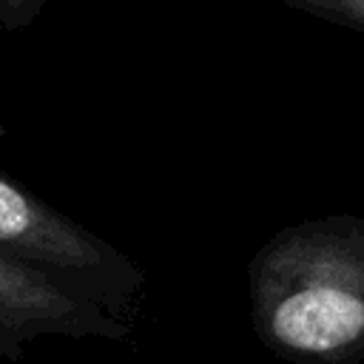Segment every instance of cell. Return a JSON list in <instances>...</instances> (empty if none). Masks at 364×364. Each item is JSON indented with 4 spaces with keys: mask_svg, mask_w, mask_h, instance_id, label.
I'll use <instances>...</instances> for the list:
<instances>
[{
    "mask_svg": "<svg viewBox=\"0 0 364 364\" xmlns=\"http://www.w3.org/2000/svg\"><path fill=\"white\" fill-rule=\"evenodd\" d=\"M0 253L28 264L51 270H105L108 264L125 267V262L102 245L94 233L48 208L40 196L23 191L17 182L0 173Z\"/></svg>",
    "mask_w": 364,
    "mask_h": 364,
    "instance_id": "obj_2",
    "label": "cell"
},
{
    "mask_svg": "<svg viewBox=\"0 0 364 364\" xmlns=\"http://www.w3.org/2000/svg\"><path fill=\"white\" fill-rule=\"evenodd\" d=\"M48 0H0V26L6 31H17L26 28L43 9Z\"/></svg>",
    "mask_w": 364,
    "mask_h": 364,
    "instance_id": "obj_5",
    "label": "cell"
},
{
    "mask_svg": "<svg viewBox=\"0 0 364 364\" xmlns=\"http://www.w3.org/2000/svg\"><path fill=\"white\" fill-rule=\"evenodd\" d=\"M0 327L46 333H105V321L43 270L0 253Z\"/></svg>",
    "mask_w": 364,
    "mask_h": 364,
    "instance_id": "obj_3",
    "label": "cell"
},
{
    "mask_svg": "<svg viewBox=\"0 0 364 364\" xmlns=\"http://www.w3.org/2000/svg\"><path fill=\"white\" fill-rule=\"evenodd\" d=\"M259 341L293 364L364 361V219H304L264 242L247 267Z\"/></svg>",
    "mask_w": 364,
    "mask_h": 364,
    "instance_id": "obj_1",
    "label": "cell"
},
{
    "mask_svg": "<svg viewBox=\"0 0 364 364\" xmlns=\"http://www.w3.org/2000/svg\"><path fill=\"white\" fill-rule=\"evenodd\" d=\"M287 3L316 17L364 28V0H287Z\"/></svg>",
    "mask_w": 364,
    "mask_h": 364,
    "instance_id": "obj_4",
    "label": "cell"
}]
</instances>
